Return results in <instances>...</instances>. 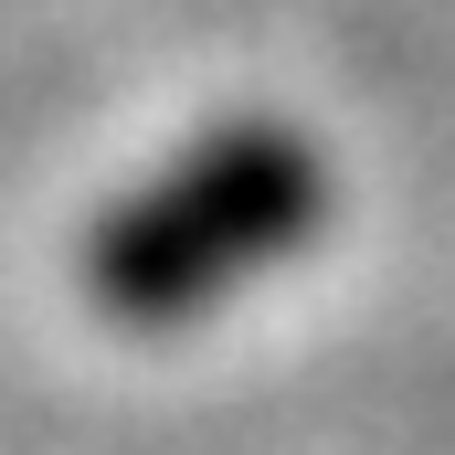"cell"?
I'll return each instance as SVG.
<instances>
[{"label":"cell","instance_id":"obj_1","mask_svg":"<svg viewBox=\"0 0 455 455\" xmlns=\"http://www.w3.org/2000/svg\"><path fill=\"white\" fill-rule=\"evenodd\" d=\"M318 148L286 138V127H223L212 148H191L170 180H148L85 254V286L96 307L127 329H170L191 307L233 297L254 265L297 254L318 233Z\"/></svg>","mask_w":455,"mask_h":455}]
</instances>
